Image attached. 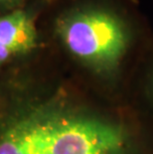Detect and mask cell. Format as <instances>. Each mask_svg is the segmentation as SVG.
<instances>
[{
    "instance_id": "obj_3",
    "label": "cell",
    "mask_w": 153,
    "mask_h": 154,
    "mask_svg": "<svg viewBox=\"0 0 153 154\" xmlns=\"http://www.w3.org/2000/svg\"><path fill=\"white\" fill-rule=\"evenodd\" d=\"M0 43L12 55L28 53L37 48L39 36L34 14L20 7L0 15Z\"/></svg>"
},
{
    "instance_id": "obj_4",
    "label": "cell",
    "mask_w": 153,
    "mask_h": 154,
    "mask_svg": "<svg viewBox=\"0 0 153 154\" xmlns=\"http://www.w3.org/2000/svg\"><path fill=\"white\" fill-rule=\"evenodd\" d=\"M132 81L138 82L142 100L148 109L153 110V34L143 51Z\"/></svg>"
},
{
    "instance_id": "obj_5",
    "label": "cell",
    "mask_w": 153,
    "mask_h": 154,
    "mask_svg": "<svg viewBox=\"0 0 153 154\" xmlns=\"http://www.w3.org/2000/svg\"><path fill=\"white\" fill-rule=\"evenodd\" d=\"M28 0H0V10L11 11L14 9L20 8Z\"/></svg>"
},
{
    "instance_id": "obj_6",
    "label": "cell",
    "mask_w": 153,
    "mask_h": 154,
    "mask_svg": "<svg viewBox=\"0 0 153 154\" xmlns=\"http://www.w3.org/2000/svg\"><path fill=\"white\" fill-rule=\"evenodd\" d=\"M12 56V53L5 47L4 45L0 43V64L4 63Z\"/></svg>"
},
{
    "instance_id": "obj_1",
    "label": "cell",
    "mask_w": 153,
    "mask_h": 154,
    "mask_svg": "<svg viewBox=\"0 0 153 154\" xmlns=\"http://www.w3.org/2000/svg\"><path fill=\"white\" fill-rule=\"evenodd\" d=\"M0 154H152L143 123L58 94L16 111L0 127Z\"/></svg>"
},
{
    "instance_id": "obj_2",
    "label": "cell",
    "mask_w": 153,
    "mask_h": 154,
    "mask_svg": "<svg viewBox=\"0 0 153 154\" xmlns=\"http://www.w3.org/2000/svg\"><path fill=\"white\" fill-rule=\"evenodd\" d=\"M53 35L75 65L119 91L152 32L137 0H55Z\"/></svg>"
}]
</instances>
